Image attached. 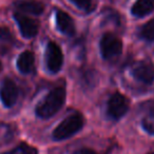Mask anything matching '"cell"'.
I'll return each mask as SVG.
<instances>
[{
    "instance_id": "6da1fadb",
    "label": "cell",
    "mask_w": 154,
    "mask_h": 154,
    "mask_svg": "<svg viewBox=\"0 0 154 154\" xmlns=\"http://www.w3.org/2000/svg\"><path fill=\"white\" fill-rule=\"evenodd\" d=\"M66 97V89L63 87H57L51 90L48 95L36 106L35 113L39 118L47 119L54 116L64 105Z\"/></svg>"
},
{
    "instance_id": "7a4b0ae2",
    "label": "cell",
    "mask_w": 154,
    "mask_h": 154,
    "mask_svg": "<svg viewBox=\"0 0 154 154\" xmlns=\"http://www.w3.org/2000/svg\"><path fill=\"white\" fill-rule=\"evenodd\" d=\"M85 125V117L79 112L69 115L66 117L53 131V138L55 140H63L70 138L78 133Z\"/></svg>"
},
{
    "instance_id": "3957f363",
    "label": "cell",
    "mask_w": 154,
    "mask_h": 154,
    "mask_svg": "<svg viewBox=\"0 0 154 154\" xmlns=\"http://www.w3.org/2000/svg\"><path fill=\"white\" fill-rule=\"evenodd\" d=\"M100 53L103 59L112 60L117 58L122 52V42L113 33H106L100 39Z\"/></svg>"
},
{
    "instance_id": "277c9868",
    "label": "cell",
    "mask_w": 154,
    "mask_h": 154,
    "mask_svg": "<svg viewBox=\"0 0 154 154\" xmlns=\"http://www.w3.org/2000/svg\"><path fill=\"white\" fill-rule=\"evenodd\" d=\"M129 100L126 96L116 92L110 97L107 105V114L112 119H119L129 110Z\"/></svg>"
},
{
    "instance_id": "5b68a950",
    "label": "cell",
    "mask_w": 154,
    "mask_h": 154,
    "mask_svg": "<svg viewBox=\"0 0 154 154\" xmlns=\"http://www.w3.org/2000/svg\"><path fill=\"white\" fill-rule=\"evenodd\" d=\"M63 63V55L60 47L54 41H50L45 49V64L51 73H58Z\"/></svg>"
},
{
    "instance_id": "8992f818",
    "label": "cell",
    "mask_w": 154,
    "mask_h": 154,
    "mask_svg": "<svg viewBox=\"0 0 154 154\" xmlns=\"http://www.w3.org/2000/svg\"><path fill=\"white\" fill-rule=\"evenodd\" d=\"M19 96V89L14 80L5 78L0 86V99L7 108H12L17 103Z\"/></svg>"
},
{
    "instance_id": "52a82bcc",
    "label": "cell",
    "mask_w": 154,
    "mask_h": 154,
    "mask_svg": "<svg viewBox=\"0 0 154 154\" xmlns=\"http://www.w3.org/2000/svg\"><path fill=\"white\" fill-rule=\"evenodd\" d=\"M14 18L19 26L21 35L24 38H33L38 34L39 22L36 19L30 18L29 16L19 13V12L14 14Z\"/></svg>"
},
{
    "instance_id": "ba28073f",
    "label": "cell",
    "mask_w": 154,
    "mask_h": 154,
    "mask_svg": "<svg viewBox=\"0 0 154 154\" xmlns=\"http://www.w3.org/2000/svg\"><path fill=\"white\" fill-rule=\"evenodd\" d=\"M132 75L138 82L151 85L154 82V66L147 61L137 62L132 68Z\"/></svg>"
},
{
    "instance_id": "9c48e42d",
    "label": "cell",
    "mask_w": 154,
    "mask_h": 154,
    "mask_svg": "<svg viewBox=\"0 0 154 154\" xmlns=\"http://www.w3.org/2000/svg\"><path fill=\"white\" fill-rule=\"evenodd\" d=\"M56 24H57V29L63 35H66V36H74L75 35V32H76L75 23L71 16L66 12L61 11V10L56 12Z\"/></svg>"
},
{
    "instance_id": "30bf717a",
    "label": "cell",
    "mask_w": 154,
    "mask_h": 154,
    "mask_svg": "<svg viewBox=\"0 0 154 154\" xmlns=\"http://www.w3.org/2000/svg\"><path fill=\"white\" fill-rule=\"evenodd\" d=\"M14 5L19 12L32 15H41L45 12V5L38 0H18Z\"/></svg>"
},
{
    "instance_id": "8fae6325",
    "label": "cell",
    "mask_w": 154,
    "mask_h": 154,
    "mask_svg": "<svg viewBox=\"0 0 154 154\" xmlns=\"http://www.w3.org/2000/svg\"><path fill=\"white\" fill-rule=\"evenodd\" d=\"M17 68L23 74H29L34 71L35 56L31 51H24L17 58Z\"/></svg>"
},
{
    "instance_id": "7c38bea8",
    "label": "cell",
    "mask_w": 154,
    "mask_h": 154,
    "mask_svg": "<svg viewBox=\"0 0 154 154\" xmlns=\"http://www.w3.org/2000/svg\"><path fill=\"white\" fill-rule=\"evenodd\" d=\"M154 10V0H136L131 12L135 17H143L149 15Z\"/></svg>"
},
{
    "instance_id": "4fadbf2b",
    "label": "cell",
    "mask_w": 154,
    "mask_h": 154,
    "mask_svg": "<svg viewBox=\"0 0 154 154\" xmlns=\"http://www.w3.org/2000/svg\"><path fill=\"white\" fill-rule=\"evenodd\" d=\"M138 35L146 41H154V19L143 24L139 30Z\"/></svg>"
},
{
    "instance_id": "5bb4252c",
    "label": "cell",
    "mask_w": 154,
    "mask_h": 154,
    "mask_svg": "<svg viewBox=\"0 0 154 154\" xmlns=\"http://www.w3.org/2000/svg\"><path fill=\"white\" fill-rule=\"evenodd\" d=\"M14 137V129L10 125L0 122V143H9Z\"/></svg>"
},
{
    "instance_id": "9a60e30c",
    "label": "cell",
    "mask_w": 154,
    "mask_h": 154,
    "mask_svg": "<svg viewBox=\"0 0 154 154\" xmlns=\"http://www.w3.org/2000/svg\"><path fill=\"white\" fill-rule=\"evenodd\" d=\"M70 1L75 7H77L79 10L86 12V13H91L96 8L95 0H70Z\"/></svg>"
},
{
    "instance_id": "2e32d148",
    "label": "cell",
    "mask_w": 154,
    "mask_h": 154,
    "mask_svg": "<svg viewBox=\"0 0 154 154\" xmlns=\"http://www.w3.org/2000/svg\"><path fill=\"white\" fill-rule=\"evenodd\" d=\"M3 154H38L37 150L34 147L28 145V143H20L14 149L5 152Z\"/></svg>"
},
{
    "instance_id": "e0dca14e",
    "label": "cell",
    "mask_w": 154,
    "mask_h": 154,
    "mask_svg": "<svg viewBox=\"0 0 154 154\" xmlns=\"http://www.w3.org/2000/svg\"><path fill=\"white\" fill-rule=\"evenodd\" d=\"M0 42L3 43H13L14 36L9 28L5 26H0Z\"/></svg>"
},
{
    "instance_id": "ac0fdd59",
    "label": "cell",
    "mask_w": 154,
    "mask_h": 154,
    "mask_svg": "<svg viewBox=\"0 0 154 154\" xmlns=\"http://www.w3.org/2000/svg\"><path fill=\"white\" fill-rule=\"evenodd\" d=\"M143 127L147 132L154 135V112H151L149 116L143 118Z\"/></svg>"
},
{
    "instance_id": "d6986e66",
    "label": "cell",
    "mask_w": 154,
    "mask_h": 154,
    "mask_svg": "<svg viewBox=\"0 0 154 154\" xmlns=\"http://www.w3.org/2000/svg\"><path fill=\"white\" fill-rule=\"evenodd\" d=\"M73 154H98L96 151L92 149H89V148H82V149H79L75 151Z\"/></svg>"
},
{
    "instance_id": "ffe728a7",
    "label": "cell",
    "mask_w": 154,
    "mask_h": 154,
    "mask_svg": "<svg viewBox=\"0 0 154 154\" xmlns=\"http://www.w3.org/2000/svg\"><path fill=\"white\" fill-rule=\"evenodd\" d=\"M1 70H2V64H1V62H0V72H1Z\"/></svg>"
}]
</instances>
